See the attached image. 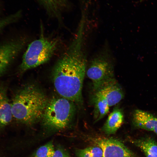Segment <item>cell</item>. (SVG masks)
<instances>
[{
	"label": "cell",
	"instance_id": "obj_1",
	"mask_svg": "<svg viewBox=\"0 0 157 157\" xmlns=\"http://www.w3.org/2000/svg\"><path fill=\"white\" fill-rule=\"evenodd\" d=\"M86 65L85 56L79 51L68 50L61 55L51 72L54 87L61 97L74 103L82 102Z\"/></svg>",
	"mask_w": 157,
	"mask_h": 157
},
{
	"label": "cell",
	"instance_id": "obj_2",
	"mask_svg": "<svg viewBox=\"0 0 157 157\" xmlns=\"http://www.w3.org/2000/svg\"><path fill=\"white\" fill-rule=\"evenodd\" d=\"M49 99L38 86L26 85L16 93L11 103L13 117L17 122L31 125L40 121Z\"/></svg>",
	"mask_w": 157,
	"mask_h": 157
},
{
	"label": "cell",
	"instance_id": "obj_3",
	"mask_svg": "<svg viewBox=\"0 0 157 157\" xmlns=\"http://www.w3.org/2000/svg\"><path fill=\"white\" fill-rule=\"evenodd\" d=\"M74 102L63 97L49 99L41 120L45 129L51 131L62 130L72 121L75 112Z\"/></svg>",
	"mask_w": 157,
	"mask_h": 157
},
{
	"label": "cell",
	"instance_id": "obj_4",
	"mask_svg": "<svg viewBox=\"0 0 157 157\" xmlns=\"http://www.w3.org/2000/svg\"><path fill=\"white\" fill-rule=\"evenodd\" d=\"M38 39L28 45L24 54L19 67L21 73L39 66L49 61L54 54L58 45L57 39L45 37L43 30Z\"/></svg>",
	"mask_w": 157,
	"mask_h": 157
},
{
	"label": "cell",
	"instance_id": "obj_5",
	"mask_svg": "<svg viewBox=\"0 0 157 157\" xmlns=\"http://www.w3.org/2000/svg\"><path fill=\"white\" fill-rule=\"evenodd\" d=\"M86 74L92 81L95 92L105 82L115 78L113 63L106 56L95 57L90 62Z\"/></svg>",
	"mask_w": 157,
	"mask_h": 157
},
{
	"label": "cell",
	"instance_id": "obj_6",
	"mask_svg": "<svg viewBox=\"0 0 157 157\" xmlns=\"http://www.w3.org/2000/svg\"><path fill=\"white\" fill-rule=\"evenodd\" d=\"M89 138L102 149V157H137L123 143L117 139L101 137Z\"/></svg>",
	"mask_w": 157,
	"mask_h": 157
},
{
	"label": "cell",
	"instance_id": "obj_7",
	"mask_svg": "<svg viewBox=\"0 0 157 157\" xmlns=\"http://www.w3.org/2000/svg\"><path fill=\"white\" fill-rule=\"evenodd\" d=\"M26 40L21 38L0 45V77L8 69L25 46Z\"/></svg>",
	"mask_w": 157,
	"mask_h": 157
},
{
	"label": "cell",
	"instance_id": "obj_8",
	"mask_svg": "<svg viewBox=\"0 0 157 157\" xmlns=\"http://www.w3.org/2000/svg\"><path fill=\"white\" fill-rule=\"evenodd\" d=\"M95 92L100 94L109 107L119 103L124 96L122 88L115 78L105 82Z\"/></svg>",
	"mask_w": 157,
	"mask_h": 157
},
{
	"label": "cell",
	"instance_id": "obj_9",
	"mask_svg": "<svg viewBox=\"0 0 157 157\" xmlns=\"http://www.w3.org/2000/svg\"><path fill=\"white\" fill-rule=\"evenodd\" d=\"M132 122L137 128L153 132L157 135V117L150 113L140 110H135Z\"/></svg>",
	"mask_w": 157,
	"mask_h": 157
},
{
	"label": "cell",
	"instance_id": "obj_10",
	"mask_svg": "<svg viewBox=\"0 0 157 157\" xmlns=\"http://www.w3.org/2000/svg\"><path fill=\"white\" fill-rule=\"evenodd\" d=\"M124 118L121 109L117 106L115 107L101 128L102 131L107 135L114 134L122 126Z\"/></svg>",
	"mask_w": 157,
	"mask_h": 157
},
{
	"label": "cell",
	"instance_id": "obj_11",
	"mask_svg": "<svg viewBox=\"0 0 157 157\" xmlns=\"http://www.w3.org/2000/svg\"><path fill=\"white\" fill-rule=\"evenodd\" d=\"M50 17L61 21L62 13L68 7L67 0H38Z\"/></svg>",
	"mask_w": 157,
	"mask_h": 157
},
{
	"label": "cell",
	"instance_id": "obj_12",
	"mask_svg": "<svg viewBox=\"0 0 157 157\" xmlns=\"http://www.w3.org/2000/svg\"><path fill=\"white\" fill-rule=\"evenodd\" d=\"M13 117L11 104L6 90L5 87L0 86V129L9 124Z\"/></svg>",
	"mask_w": 157,
	"mask_h": 157
},
{
	"label": "cell",
	"instance_id": "obj_13",
	"mask_svg": "<svg viewBox=\"0 0 157 157\" xmlns=\"http://www.w3.org/2000/svg\"><path fill=\"white\" fill-rule=\"evenodd\" d=\"M131 141L144 153L146 157H157V143L150 137L134 139Z\"/></svg>",
	"mask_w": 157,
	"mask_h": 157
},
{
	"label": "cell",
	"instance_id": "obj_14",
	"mask_svg": "<svg viewBox=\"0 0 157 157\" xmlns=\"http://www.w3.org/2000/svg\"><path fill=\"white\" fill-rule=\"evenodd\" d=\"M94 122L103 118L109 111V106L104 98L99 93L95 92L94 98Z\"/></svg>",
	"mask_w": 157,
	"mask_h": 157
},
{
	"label": "cell",
	"instance_id": "obj_15",
	"mask_svg": "<svg viewBox=\"0 0 157 157\" xmlns=\"http://www.w3.org/2000/svg\"><path fill=\"white\" fill-rule=\"evenodd\" d=\"M75 152L77 157H102L103 155L102 149L97 146L78 149Z\"/></svg>",
	"mask_w": 157,
	"mask_h": 157
},
{
	"label": "cell",
	"instance_id": "obj_16",
	"mask_svg": "<svg viewBox=\"0 0 157 157\" xmlns=\"http://www.w3.org/2000/svg\"><path fill=\"white\" fill-rule=\"evenodd\" d=\"M55 151L52 141H49L38 148L30 157H53Z\"/></svg>",
	"mask_w": 157,
	"mask_h": 157
},
{
	"label": "cell",
	"instance_id": "obj_17",
	"mask_svg": "<svg viewBox=\"0 0 157 157\" xmlns=\"http://www.w3.org/2000/svg\"><path fill=\"white\" fill-rule=\"evenodd\" d=\"M22 15L21 11L19 10L13 14L0 19V31L8 25L15 22L18 20Z\"/></svg>",
	"mask_w": 157,
	"mask_h": 157
},
{
	"label": "cell",
	"instance_id": "obj_18",
	"mask_svg": "<svg viewBox=\"0 0 157 157\" xmlns=\"http://www.w3.org/2000/svg\"><path fill=\"white\" fill-rule=\"evenodd\" d=\"M53 157H69L66 151L63 148L59 146L55 150Z\"/></svg>",
	"mask_w": 157,
	"mask_h": 157
},
{
	"label": "cell",
	"instance_id": "obj_19",
	"mask_svg": "<svg viewBox=\"0 0 157 157\" xmlns=\"http://www.w3.org/2000/svg\"><path fill=\"white\" fill-rule=\"evenodd\" d=\"M142 0H141V1H142Z\"/></svg>",
	"mask_w": 157,
	"mask_h": 157
}]
</instances>
